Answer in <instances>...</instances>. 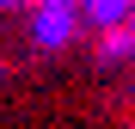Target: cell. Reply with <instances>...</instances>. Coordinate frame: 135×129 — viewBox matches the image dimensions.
Instances as JSON below:
<instances>
[{"label": "cell", "instance_id": "1", "mask_svg": "<svg viewBox=\"0 0 135 129\" xmlns=\"http://www.w3.org/2000/svg\"><path fill=\"white\" fill-rule=\"evenodd\" d=\"M74 31H80V12H74V0H43V6H37V43H43V49L68 43Z\"/></svg>", "mask_w": 135, "mask_h": 129}, {"label": "cell", "instance_id": "2", "mask_svg": "<svg viewBox=\"0 0 135 129\" xmlns=\"http://www.w3.org/2000/svg\"><path fill=\"white\" fill-rule=\"evenodd\" d=\"M92 55H98V61H123V55H129V25H123V18L98 25V43H92Z\"/></svg>", "mask_w": 135, "mask_h": 129}, {"label": "cell", "instance_id": "3", "mask_svg": "<svg viewBox=\"0 0 135 129\" xmlns=\"http://www.w3.org/2000/svg\"><path fill=\"white\" fill-rule=\"evenodd\" d=\"M0 74H6V61H0Z\"/></svg>", "mask_w": 135, "mask_h": 129}]
</instances>
